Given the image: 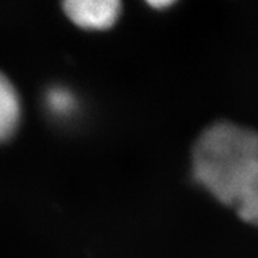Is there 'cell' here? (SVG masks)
<instances>
[{
    "mask_svg": "<svg viewBox=\"0 0 258 258\" xmlns=\"http://www.w3.org/2000/svg\"><path fill=\"white\" fill-rule=\"evenodd\" d=\"M152 6L157 8H162V7H169V6H171V3H170V2H153Z\"/></svg>",
    "mask_w": 258,
    "mask_h": 258,
    "instance_id": "8992f818",
    "label": "cell"
},
{
    "mask_svg": "<svg viewBox=\"0 0 258 258\" xmlns=\"http://www.w3.org/2000/svg\"><path fill=\"white\" fill-rule=\"evenodd\" d=\"M20 120V95L7 75L0 72V141L14 136Z\"/></svg>",
    "mask_w": 258,
    "mask_h": 258,
    "instance_id": "3957f363",
    "label": "cell"
},
{
    "mask_svg": "<svg viewBox=\"0 0 258 258\" xmlns=\"http://www.w3.org/2000/svg\"><path fill=\"white\" fill-rule=\"evenodd\" d=\"M233 207L242 220L258 225V166L245 180Z\"/></svg>",
    "mask_w": 258,
    "mask_h": 258,
    "instance_id": "277c9868",
    "label": "cell"
},
{
    "mask_svg": "<svg viewBox=\"0 0 258 258\" xmlns=\"http://www.w3.org/2000/svg\"><path fill=\"white\" fill-rule=\"evenodd\" d=\"M63 10L78 27L89 31H104L117 21L121 4L116 0H70L63 3Z\"/></svg>",
    "mask_w": 258,
    "mask_h": 258,
    "instance_id": "7a4b0ae2",
    "label": "cell"
},
{
    "mask_svg": "<svg viewBox=\"0 0 258 258\" xmlns=\"http://www.w3.org/2000/svg\"><path fill=\"white\" fill-rule=\"evenodd\" d=\"M46 105L53 115L68 117L77 109V99L69 90L54 87L46 94Z\"/></svg>",
    "mask_w": 258,
    "mask_h": 258,
    "instance_id": "5b68a950",
    "label": "cell"
},
{
    "mask_svg": "<svg viewBox=\"0 0 258 258\" xmlns=\"http://www.w3.org/2000/svg\"><path fill=\"white\" fill-rule=\"evenodd\" d=\"M191 163L195 182L219 202L233 206L258 166V132L229 120L212 122L194 144Z\"/></svg>",
    "mask_w": 258,
    "mask_h": 258,
    "instance_id": "6da1fadb",
    "label": "cell"
}]
</instances>
